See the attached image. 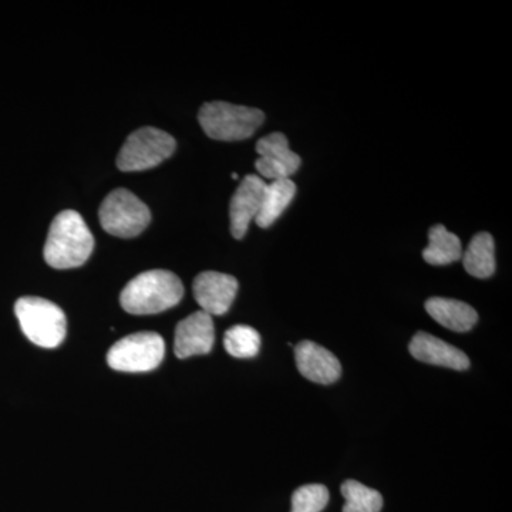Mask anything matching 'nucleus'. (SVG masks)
Instances as JSON below:
<instances>
[{
  "label": "nucleus",
  "instance_id": "nucleus-18",
  "mask_svg": "<svg viewBox=\"0 0 512 512\" xmlns=\"http://www.w3.org/2000/svg\"><path fill=\"white\" fill-rule=\"evenodd\" d=\"M342 495L345 498L343 512H380L383 508L382 494L373 488L366 487L359 481L348 480L342 484Z\"/></svg>",
  "mask_w": 512,
  "mask_h": 512
},
{
  "label": "nucleus",
  "instance_id": "nucleus-9",
  "mask_svg": "<svg viewBox=\"0 0 512 512\" xmlns=\"http://www.w3.org/2000/svg\"><path fill=\"white\" fill-rule=\"evenodd\" d=\"M192 291L202 312L221 316L229 311L237 296L238 281L234 276L221 272H202L195 278Z\"/></svg>",
  "mask_w": 512,
  "mask_h": 512
},
{
  "label": "nucleus",
  "instance_id": "nucleus-12",
  "mask_svg": "<svg viewBox=\"0 0 512 512\" xmlns=\"http://www.w3.org/2000/svg\"><path fill=\"white\" fill-rule=\"evenodd\" d=\"M265 180L258 175H247L241 181L229 204L232 237L242 239L247 234L249 224L255 221L261 208Z\"/></svg>",
  "mask_w": 512,
  "mask_h": 512
},
{
  "label": "nucleus",
  "instance_id": "nucleus-14",
  "mask_svg": "<svg viewBox=\"0 0 512 512\" xmlns=\"http://www.w3.org/2000/svg\"><path fill=\"white\" fill-rule=\"evenodd\" d=\"M426 311L439 325L453 332H468L478 322L476 309L456 299L431 298L426 302Z\"/></svg>",
  "mask_w": 512,
  "mask_h": 512
},
{
  "label": "nucleus",
  "instance_id": "nucleus-16",
  "mask_svg": "<svg viewBox=\"0 0 512 512\" xmlns=\"http://www.w3.org/2000/svg\"><path fill=\"white\" fill-rule=\"evenodd\" d=\"M463 264L466 271L474 278L487 279L495 272L494 239L488 232H480L471 239L463 252Z\"/></svg>",
  "mask_w": 512,
  "mask_h": 512
},
{
  "label": "nucleus",
  "instance_id": "nucleus-4",
  "mask_svg": "<svg viewBox=\"0 0 512 512\" xmlns=\"http://www.w3.org/2000/svg\"><path fill=\"white\" fill-rule=\"evenodd\" d=\"M198 120L204 133L212 140H247L264 123L261 110L237 106L225 101H212L201 107Z\"/></svg>",
  "mask_w": 512,
  "mask_h": 512
},
{
  "label": "nucleus",
  "instance_id": "nucleus-13",
  "mask_svg": "<svg viewBox=\"0 0 512 512\" xmlns=\"http://www.w3.org/2000/svg\"><path fill=\"white\" fill-rule=\"evenodd\" d=\"M414 359L427 365L448 367L453 370H467L470 359L463 350L454 348L450 343L444 342L430 333L419 332L413 336L409 346Z\"/></svg>",
  "mask_w": 512,
  "mask_h": 512
},
{
  "label": "nucleus",
  "instance_id": "nucleus-6",
  "mask_svg": "<svg viewBox=\"0 0 512 512\" xmlns=\"http://www.w3.org/2000/svg\"><path fill=\"white\" fill-rule=\"evenodd\" d=\"M175 147L174 137L165 131L154 127L140 128L121 147L117 167L126 173L150 170L173 156Z\"/></svg>",
  "mask_w": 512,
  "mask_h": 512
},
{
  "label": "nucleus",
  "instance_id": "nucleus-20",
  "mask_svg": "<svg viewBox=\"0 0 512 512\" xmlns=\"http://www.w3.org/2000/svg\"><path fill=\"white\" fill-rule=\"evenodd\" d=\"M329 503V490L322 484H308L292 495L291 512H322Z\"/></svg>",
  "mask_w": 512,
  "mask_h": 512
},
{
  "label": "nucleus",
  "instance_id": "nucleus-1",
  "mask_svg": "<svg viewBox=\"0 0 512 512\" xmlns=\"http://www.w3.org/2000/svg\"><path fill=\"white\" fill-rule=\"evenodd\" d=\"M94 249L92 231L79 212L66 210L56 215L47 234L45 261L55 269H73L86 264Z\"/></svg>",
  "mask_w": 512,
  "mask_h": 512
},
{
  "label": "nucleus",
  "instance_id": "nucleus-3",
  "mask_svg": "<svg viewBox=\"0 0 512 512\" xmlns=\"http://www.w3.org/2000/svg\"><path fill=\"white\" fill-rule=\"evenodd\" d=\"M16 318L26 338L36 346L55 349L67 332L66 315L56 303L36 296L20 298L15 305Z\"/></svg>",
  "mask_w": 512,
  "mask_h": 512
},
{
  "label": "nucleus",
  "instance_id": "nucleus-7",
  "mask_svg": "<svg viewBox=\"0 0 512 512\" xmlns=\"http://www.w3.org/2000/svg\"><path fill=\"white\" fill-rule=\"evenodd\" d=\"M165 343L158 333L140 332L114 343L107 353V363L117 372L144 373L163 362Z\"/></svg>",
  "mask_w": 512,
  "mask_h": 512
},
{
  "label": "nucleus",
  "instance_id": "nucleus-19",
  "mask_svg": "<svg viewBox=\"0 0 512 512\" xmlns=\"http://www.w3.org/2000/svg\"><path fill=\"white\" fill-rule=\"evenodd\" d=\"M225 350L237 359H252L261 349V335L248 325H235L225 332Z\"/></svg>",
  "mask_w": 512,
  "mask_h": 512
},
{
  "label": "nucleus",
  "instance_id": "nucleus-15",
  "mask_svg": "<svg viewBox=\"0 0 512 512\" xmlns=\"http://www.w3.org/2000/svg\"><path fill=\"white\" fill-rule=\"evenodd\" d=\"M295 194L296 184L293 183L291 178L271 181V183L266 184L264 194H262L261 208H259L258 215L255 218L258 227H271L284 214L288 205L295 198Z\"/></svg>",
  "mask_w": 512,
  "mask_h": 512
},
{
  "label": "nucleus",
  "instance_id": "nucleus-5",
  "mask_svg": "<svg viewBox=\"0 0 512 512\" xmlns=\"http://www.w3.org/2000/svg\"><path fill=\"white\" fill-rule=\"evenodd\" d=\"M99 217L101 227L113 237L134 238L150 224L151 212L133 192L117 188L104 198Z\"/></svg>",
  "mask_w": 512,
  "mask_h": 512
},
{
  "label": "nucleus",
  "instance_id": "nucleus-11",
  "mask_svg": "<svg viewBox=\"0 0 512 512\" xmlns=\"http://www.w3.org/2000/svg\"><path fill=\"white\" fill-rule=\"evenodd\" d=\"M295 360L299 373L313 383L332 384L342 376L338 357L311 340L295 346Z\"/></svg>",
  "mask_w": 512,
  "mask_h": 512
},
{
  "label": "nucleus",
  "instance_id": "nucleus-17",
  "mask_svg": "<svg viewBox=\"0 0 512 512\" xmlns=\"http://www.w3.org/2000/svg\"><path fill=\"white\" fill-rule=\"evenodd\" d=\"M463 247L457 235L447 231L444 225H434L429 232V245L423 251V259L433 266H444L460 261Z\"/></svg>",
  "mask_w": 512,
  "mask_h": 512
},
{
  "label": "nucleus",
  "instance_id": "nucleus-10",
  "mask_svg": "<svg viewBox=\"0 0 512 512\" xmlns=\"http://www.w3.org/2000/svg\"><path fill=\"white\" fill-rule=\"evenodd\" d=\"M214 342V322L208 313L202 311L191 313L175 328L174 350L178 359L208 355Z\"/></svg>",
  "mask_w": 512,
  "mask_h": 512
},
{
  "label": "nucleus",
  "instance_id": "nucleus-8",
  "mask_svg": "<svg viewBox=\"0 0 512 512\" xmlns=\"http://www.w3.org/2000/svg\"><path fill=\"white\" fill-rule=\"evenodd\" d=\"M259 154L255 167L262 180L276 181L291 178L301 167V157L289 148L288 138L282 133H272L256 143Z\"/></svg>",
  "mask_w": 512,
  "mask_h": 512
},
{
  "label": "nucleus",
  "instance_id": "nucleus-2",
  "mask_svg": "<svg viewBox=\"0 0 512 512\" xmlns=\"http://www.w3.org/2000/svg\"><path fill=\"white\" fill-rule=\"evenodd\" d=\"M183 296V282L177 275L154 269L131 279L121 292L120 303L131 315H157L177 306Z\"/></svg>",
  "mask_w": 512,
  "mask_h": 512
}]
</instances>
